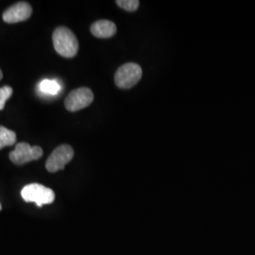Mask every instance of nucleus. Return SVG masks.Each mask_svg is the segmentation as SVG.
<instances>
[{
	"mask_svg": "<svg viewBox=\"0 0 255 255\" xmlns=\"http://www.w3.org/2000/svg\"><path fill=\"white\" fill-rule=\"evenodd\" d=\"M55 50L65 58H73L79 50L78 39L73 32L65 27H57L52 35Z\"/></svg>",
	"mask_w": 255,
	"mask_h": 255,
	"instance_id": "1",
	"label": "nucleus"
},
{
	"mask_svg": "<svg viewBox=\"0 0 255 255\" xmlns=\"http://www.w3.org/2000/svg\"><path fill=\"white\" fill-rule=\"evenodd\" d=\"M21 197L26 202H34L38 207L50 204L55 200L52 189L39 183H30L21 190Z\"/></svg>",
	"mask_w": 255,
	"mask_h": 255,
	"instance_id": "2",
	"label": "nucleus"
},
{
	"mask_svg": "<svg viewBox=\"0 0 255 255\" xmlns=\"http://www.w3.org/2000/svg\"><path fill=\"white\" fill-rule=\"evenodd\" d=\"M142 68L139 64L128 63L120 66L115 75V82L121 89H129L142 78Z\"/></svg>",
	"mask_w": 255,
	"mask_h": 255,
	"instance_id": "3",
	"label": "nucleus"
},
{
	"mask_svg": "<svg viewBox=\"0 0 255 255\" xmlns=\"http://www.w3.org/2000/svg\"><path fill=\"white\" fill-rule=\"evenodd\" d=\"M73 148L69 145H62L56 147L46 160L47 171L54 173L59 170H63L64 166L73 159Z\"/></svg>",
	"mask_w": 255,
	"mask_h": 255,
	"instance_id": "4",
	"label": "nucleus"
},
{
	"mask_svg": "<svg viewBox=\"0 0 255 255\" xmlns=\"http://www.w3.org/2000/svg\"><path fill=\"white\" fill-rule=\"evenodd\" d=\"M94 101V94L87 87L75 89L66 97L64 106L69 112H77L91 105Z\"/></svg>",
	"mask_w": 255,
	"mask_h": 255,
	"instance_id": "5",
	"label": "nucleus"
},
{
	"mask_svg": "<svg viewBox=\"0 0 255 255\" xmlns=\"http://www.w3.org/2000/svg\"><path fill=\"white\" fill-rule=\"evenodd\" d=\"M43 156V149L39 146H31L27 143H18L14 150L9 153L10 161L15 164H27Z\"/></svg>",
	"mask_w": 255,
	"mask_h": 255,
	"instance_id": "6",
	"label": "nucleus"
},
{
	"mask_svg": "<svg viewBox=\"0 0 255 255\" xmlns=\"http://www.w3.org/2000/svg\"><path fill=\"white\" fill-rule=\"evenodd\" d=\"M32 13L31 6L25 1L13 4L3 12V20L6 23L14 24L26 21Z\"/></svg>",
	"mask_w": 255,
	"mask_h": 255,
	"instance_id": "7",
	"label": "nucleus"
},
{
	"mask_svg": "<svg viewBox=\"0 0 255 255\" xmlns=\"http://www.w3.org/2000/svg\"><path fill=\"white\" fill-rule=\"evenodd\" d=\"M91 32L97 38H110L117 33V26L110 20H99L92 25Z\"/></svg>",
	"mask_w": 255,
	"mask_h": 255,
	"instance_id": "8",
	"label": "nucleus"
},
{
	"mask_svg": "<svg viewBox=\"0 0 255 255\" xmlns=\"http://www.w3.org/2000/svg\"><path fill=\"white\" fill-rule=\"evenodd\" d=\"M16 142V134L13 130H10L7 128L0 126V149L5 146L14 145Z\"/></svg>",
	"mask_w": 255,
	"mask_h": 255,
	"instance_id": "9",
	"label": "nucleus"
},
{
	"mask_svg": "<svg viewBox=\"0 0 255 255\" xmlns=\"http://www.w3.org/2000/svg\"><path fill=\"white\" fill-rule=\"evenodd\" d=\"M40 91L50 96H55L61 91L60 83L54 80H43L39 84Z\"/></svg>",
	"mask_w": 255,
	"mask_h": 255,
	"instance_id": "10",
	"label": "nucleus"
},
{
	"mask_svg": "<svg viewBox=\"0 0 255 255\" xmlns=\"http://www.w3.org/2000/svg\"><path fill=\"white\" fill-rule=\"evenodd\" d=\"M117 4L120 8L128 10V11H135L140 2L138 0H118Z\"/></svg>",
	"mask_w": 255,
	"mask_h": 255,
	"instance_id": "11",
	"label": "nucleus"
},
{
	"mask_svg": "<svg viewBox=\"0 0 255 255\" xmlns=\"http://www.w3.org/2000/svg\"><path fill=\"white\" fill-rule=\"evenodd\" d=\"M12 93H13V90L10 86L0 87V111L4 109L6 102L11 97Z\"/></svg>",
	"mask_w": 255,
	"mask_h": 255,
	"instance_id": "12",
	"label": "nucleus"
},
{
	"mask_svg": "<svg viewBox=\"0 0 255 255\" xmlns=\"http://www.w3.org/2000/svg\"><path fill=\"white\" fill-rule=\"evenodd\" d=\"M2 78H3V74H2V71H1V69H0V81L2 80Z\"/></svg>",
	"mask_w": 255,
	"mask_h": 255,
	"instance_id": "13",
	"label": "nucleus"
},
{
	"mask_svg": "<svg viewBox=\"0 0 255 255\" xmlns=\"http://www.w3.org/2000/svg\"><path fill=\"white\" fill-rule=\"evenodd\" d=\"M1 208H2V206H1V204H0V211H1Z\"/></svg>",
	"mask_w": 255,
	"mask_h": 255,
	"instance_id": "14",
	"label": "nucleus"
}]
</instances>
